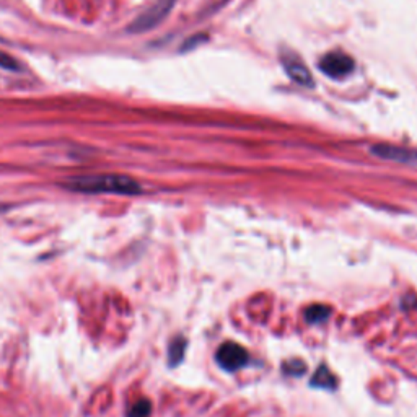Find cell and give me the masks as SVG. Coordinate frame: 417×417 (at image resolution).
Segmentation results:
<instances>
[{
    "instance_id": "9c48e42d",
    "label": "cell",
    "mask_w": 417,
    "mask_h": 417,
    "mask_svg": "<svg viewBox=\"0 0 417 417\" xmlns=\"http://www.w3.org/2000/svg\"><path fill=\"white\" fill-rule=\"evenodd\" d=\"M187 347V342L186 339L182 338V336H178V338H175L171 341V344L168 347V362H170V367H176L182 359H185V351Z\"/></svg>"
},
{
    "instance_id": "277c9868",
    "label": "cell",
    "mask_w": 417,
    "mask_h": 417,
    "mask_svg": "<svg viewBox=\"0 0 417 417\" xmlns=\"http://www.w3.org/2000/svg\"><path fill=\"white\" fill-rule=\"evenodd\" d=\"M282 66L287 72V76L297 82L302 87H313L315 80H313L312 72L308 67L300 61V57L294 54H282Z\"/></svg>"
},
{
    "instance_id": "52a82bcc",
    "label": "cell",
    "mask_w": 417,
    "mask_h": 417,
    "mask_svg": "<svg viewBox=\"0 0 417 417\" xmlns=\"http://www.w3.org/2000/svg\"><path fill=\"white\" fill-rule=\"evenodd\" d=\"M310 385L313 388H319V390L334 391L336 388H338V379H336V375L323 364L319 365L315 375H313Z\"/></svg>"
},
{
    "instance_id": "7a4b0ae2",
    "label": "cell",
    "mask_w": 417,
    "mask_h": 417,
    "mask_svg": "<svg viewBox=\"0 0 417 417\" xmlns=\"http://www.w3.org/2000/svg\"><path fill=\"white\" fill-rule=\"evenodd\" d=\"M215 361L219 364V367L227 370V372H237V370L247 367V364L249 362V354L237 342L227 341L217 349Z\"/></svg>"
},
{
    "instance_id": "8992f818",
    "label": "cell",
    "mask_w": 417,
    "mask_h": 417,
    "mask_svg": "<svg viewBox=\"0 0 417 417\" xmlns=\"http://www.w3.org/2000/svg\"><path fill=\"white\" fill-rule=\"evenodd\" d=\"M372 153L386 160H398V162H409V160L417 158L416 153L406 150V148H398V147L386 145V144L372 147Z\"/></svg>"
},
{
    "instance_id": "30bf717a",
    "label": "cell",
    "mask_w": 417,
    "mask_h": 417,
    "mask_svg": "<svg viewBox=\"0 0 417 417\" xmlns=\"http://www.w3.org/2000/svg\"><path fill=\"white\" fill-rule=\"evenodd\" d=\"M152 403L148 399H139L128 411V417H150Z\"/></svg>"
},
{
    "instance_id": "5b68a950",
    "label": "cell",
    "mask_w": 417,
    "mask_h": 417,
    "mask_svg": "<svg viewBox=\"0 0 417 417\" xmlns=\"http://www.w3.org/2000/svg\"><path fill=\"white\" fill-rule=\"evenodd\" d=\"M171 4H173V0H160L158 4L153 5V7L148 9L144 15L137 19L133 30L142 31V30H147V28L155 26L157 23L168 14L171 9Z\"/></svg>"
},
{
    "instance_id": "ba28073f",
    "label": "cell",
    "mask_w": 417,
    "mask_h": 417,
    "mask_svg": "<svg viewBox=\"0 0 417 417\" xmlns=\"http://www.w3.org/2000/svg\"><path fill=\"white\" fill-rule=\"evenodd\" d=\"M331 308L326 305H312L308 307L305 310V321L308 324H321L324 321H328L331 316Z\"/></svg>"
},
{
    "instance_id": "3957f363",
    "label": "cell",
    "mask_w": 417,
    "mask_h": 417,
    "mask_svg": "<svg viewBox=\"0 0 417 417\" xmlns=\"http://www.w3.org/2000/svg\"><path fill=\"white\" fill-rule=\"evenodd\" d=\"M318 67L321 68L324 76L333 77V78H342L354 71V59L351 56H347L341 51H334V53H328L321 57Z\"/></svg>"
},
{
    "instance_id": "8fae6325",
    "label": "cell",
    "mask_w": 417,
    "mask_h": 417,
    "mask_svg": "<svg viewBox=\"0 0 417 417\" xmlns=\"http://www.w3.org/2000/svg\"><path fill=\"white\" fill-rule=\"evenodd\" d=\"M0 57H4V59H10V57L2 56V54H0ZM2 66H5V67H14V66H15V62H14V61H7V62L2 61Z\"/></svg>"
},
{
    "instance_id": "6da1fadb",
    "label": "cell",
    "mask_w": 417,
    "mask_h": 417,
    "mask_svg": "<svg viewBox=\"0 0 417 417\" xmlns=\"http://www.w3.org/2000/svg\"><path fill=\"white\" fill-rule=\"evenodd\" d=\"M72 191L88 194H121V196H134L140 194L142 187L137 181L124 175H88L73 178L67 182Z\"/></svg>"
}]
</instances>
